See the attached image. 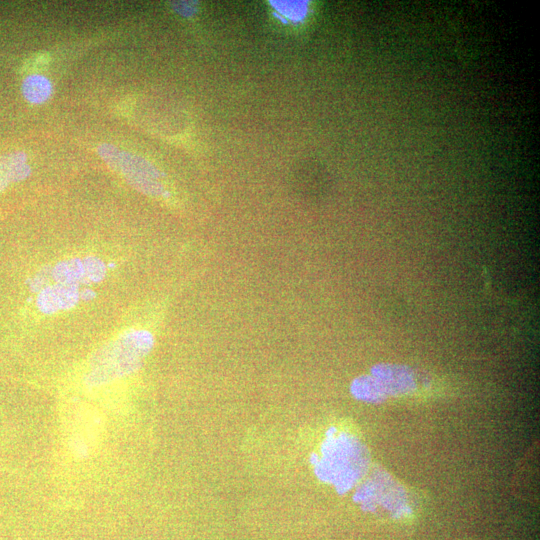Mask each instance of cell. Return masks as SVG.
<instances>
[{
  "instance_id": "4",
  "label": "cell",
  "mask_w": 540,
  "mask_h": 540,
  "mask_svg": "<svg viewBox=\"0 0 540 540\" xmlns=\"http://www.w3.org/2000/svg\"><path fill=\"white\" fill-rule=\"evenodd\" d=\"M22 91L28 101L41 103L50 96L52 87L44 76L32 75L23 82Z\"/></svg>"
},
{
  "instance_id": "1",
  "label": "cell",
  "mask_w": 540,
  "mask_h": 540,
  "mask_svg": "<svg viewBox=\"0 0 540 540\" xmlns=\"http://www.w3.org/2000/svg\"><path fill=\"white\" fill-rule=\"evenodd\" d=\"M153 346V336L144 330L126 332L99 349L85 375L90 387L100 386L134 373Z\"/></svg>"
},
{
  "instance_id": "2",
  "label": "cell",
  "mask_w": 540,
  "mask_h": 540,
  "mask_svg": "<svg viewBox=\"0 0 540 540\" xmlns=\"http://www.w3.org/2000/svg\"><path fill=\"white\" fill-rule=\"evenodd\" d=\"M104 274V264L94 257L63 261L57 264L53 270V278L58 284L68 286H75L81 282H98Z\"/></svg>"
},
{
  "instance_id": "5",
  "label": "cell",
  "mask_w": 540,
  "mask_h": 540,
  "mask_svg": "<svg viewBox=\"0 0 540 540\" xmlns=\"http://www.w3.org/2000/svg\"><path fill=\"white\" fill-rule=\"evenodd\" d=\"M375 376L392 389L407 388L411 383L410 374L406 369L392 366H379L374 369Z\"/></svg>"
},
{
  "instance_id": "6",
  "label": "cell",
  "mask_w": 540,
  "mask_h": 540,
  "mask_svg": "<svg viewBox=\"0 0 540 540\" xmlns=\"http://www.w3.org/2000/svg\"><path fill=\"white\" fill-rule=\"evenodd\" d=\"M275 10L283 16V18L290 21H300L303 19L307 13V3L296 1V2H271Z\"/></svg>"
},
{
  "instance_id": "3",
  "label": "cell",
  "mask_w": 540,
  "mask_h": 540,
  "mask_svg": "<svg viewBox=\"0 0 540 540\" xmlns=\"http://www.w3.org/2000/svg\"><path fill=\"white\" fill-rule=\"evenodd\" d=\"M78 291L76 286L57 284L46 288L38 296V306L45 313H52L62 309H68L76 304Z\"/></svg>"
}]
</instances>
